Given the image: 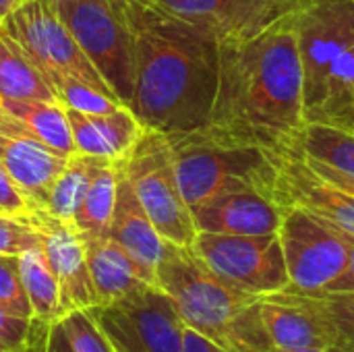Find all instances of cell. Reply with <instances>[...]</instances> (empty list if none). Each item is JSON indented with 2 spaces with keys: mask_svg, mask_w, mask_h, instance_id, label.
Wrapping results in <instances>:
<instances>
[{
  "mask_svg": "<svg viewBox=\"0 0 354 352\" xmlns=\"http://www.w3.org/2000/svg\"><path fill=\"white\" fill-rule=\"evenodd\" d=\"M297 10L253 39L220 44L218 91L201 129L205 137L276 154L299 149L307 120Z\"/></svg>",
  "mask_w": 354,
  "mask_h": 352,
  "instance_id": "1",
  "label": "cell"
},
{
  "mask_svg": "<svg viewBox=\"0 0 354 352\" xmlns=\"http://www.w3.org/2000/svg\"><path fill=\"white\" fill-rule=\"evenodd\" d=\"M124 6L135 66L129 110L164 135L205 129L218 91L220 39L151 4L124 0Z\"/></svg>",
  "mask_w": 354,
  "mask_h": 352,
  "instance_id": "2",
  "label": "cell"
},
{
  "mask_svg": "<svg viewBox=\"0 0 354 352\" xmlns=\"http://www.w3.org/2000/svg\"><path fill=\"white\" fill-rule=\"evenodd\" d=\"M153 286L170 297L185 326L226 352H278L261 322V297L220 280L191 247L166 243Z\"/></svg>",
  "mask_w": 354,
  "mask_h": 352,
  "instance_id": "3",
  "label": "cell"
},
{
  "mask_svg": "<svg viewBox=\"0 0 354 352\" xmlns=\"http://www.w3.org/2000/svg\"><path fill=\"white\" fill-rule=\"evenodd\" d=\"M166 137L172 147L180 193L191 210L230 191H259L274 197L280 176V154L251 145L220 143L201 131Z\"/></svg>",
  "mask_w": 354,
  "mask_h": 352,
  "instance_id": "4",
  "label": "cell"
},
{
  "mask_svg": "<svg viewBox=\"0 0 354 352\" xmlns=\"http://www.w3.org/2000/svg\"><path fill=\"white\" fill-rule=\"evenodd\" d=\"M139 203L166 243L191 247L197 228L174 168L170 141L164 133L145 129L133 149L118 160Z\"/></svg>",
  "mask_w": 354,
  "mask_h": 352,
  "instance_id": "5",
  "label": "cell"
},
{
  "mask_svg": "<svg viewBox=\"0 0 354 352\" xmlns=\"http://www.w3.org/2000/svg\"><path fill=\"white\" fill-rule=\"evenodd\" d=\"M56 8L87 60L118 102L129 106L135 66L133 31L124 0H56Z\"/></svg>",
  "mask_w": 354,
  "mask_h": 352,
  "instance_id": "6",
  "label": "cell"
},
{
  "mask_svg": "<svg viewBox=\"0 0 354 352\" xmlns=\"http://www.w3.org/2000/svg\"><path fill=\"white\" fill-rule=\"evenodd\" d=\"M2 29L25 50L48 85L58 75H71L118 100L62 23L56 0H23L4 17Z\"/></svg>",
  "mask_w": 354,
  "mask_h": 352,
  "instance_id": "7",
  "label": "cell"
},
{
  "mask_svg": "<svg viewBox=\"0 0 354 352\" xmlns=\"http://www.w3.org/2000/svg\"><path fill=\"white\" fill-rule=\"evenodd\" d=\"M191 249L209 272L243 293L270 297L290 284L278 232L253 237L197 232Z\"/></svg>",
  "mask_w": 354,
  "mask_h": 352,
  "instance_id": "8",
  "label": "cell"
},
{
  "mask_svg": "<svg viewBox=\"0 0 354 352\" xmlns=\"http://www.w3.org/2000/svg\"><path fill=\"white\" fill-rule=\"evenodd\" d=\"M278 237L290 290L322 293L348 263V237L299 205H286Z\"/></svg>",
  "mask_w": 354,
  "mask_h": 352,
  "instance_id": "9",
  "label": "cell"
},
{
  "mask_svg": "<svg viewBox=\"0 0 354 352\" xmlns=\"http://www.w3.org/2000/svg\"><path fill=\"white\" fill-rule=\"evenodd\" d=\"M89 313L110 338L116 352H183L185 322L168 295L158 286Z\"/></svg>",
  "mask_w": 354,
  "mask_h": 352,
  "instance_id": "10",
  "label": "cell"
},
{
  "mask_svg": "<svg viewBox=\"0 0 354 352\" xmlns=\"http://www.w3.org/2000/svg\"><path fill=\"white\" fill-rule=\"evenodd\" d=\"M305 114L319 102L338 56L354 46V0H305L297 10Z\"/></svg>",
  "mask_w": 354,
  "mask_h": 352,
  "instance_id": "11",
  "label": "cell"
},
{
  "mask_svg": "<svg viewBox=\"0 0 354 352\" xmlns=\"http://www.w3.org/2000/svg\"><path fill=\"white\" fill-rule=\"evenodd\" d=\"M212 31L222 41H247L295 12L305 0H139Z\"/></svg>",
  "mask_w": 354,
  "mask_h": 352,
  "instance_id": "12",
  "label": "cell"
},
{
  "mask_svg": "<svg viewBox=\"0 0 354 352\" xmlns=\"http://www.w3.org/2000/svg\"><path fill=\"white\" fill-rule=\"evenodd\" d=\"M23 218L37 230L41 251L58 280L60 313L95 307L97 299L87 268L85 241L75 224L46 210H31Z\"/></svg>",
  "mask_w": 354,
  "mask_h": 352,
  "instance_id": "13",
  "label": "cell"
},
{
  "mask_svg": "<svg viewBox=\"0 0 354 352\" xmlns=\"http://www.w3.org/2000/svg\"><path fill=\"white\" fill-rule=\"evenodd\" d=\"M274 197L284 207L299 205L354 239V197L319 178L307 166L301 149L280 154V176Z\"/></svg>",
  "mask_w": 354,
  "mask_h": 352,
  "instance_id": "14",
  "label": "cell"
},
{
  "mask_svg": "<svg viewBox=\"0 0 354 352\" xmlns=\"http://www.w3.org/2000/svg\"><path fill=\"white\" fill-rule=\"evenodd\" d=\"M286 207L259 191H230L191 210L197 232L216 234H276Z\"/></svg>",
  "mask_w": 354,
  "mask_h": 352,
  "instance_id": "15",
  "label": "cell"
},
{
  "mask_svg": "<svg viewBox=\"0 0 354 352\" xmlns=\"http://www.w3.org/2000/svg\"><path fill=\"white\" fill-rule=\"evenodd\" d=\"M108 237L137 263L145 280L149 284H156V270L164 255L166 241L160 237L149 216L145 214L143 205L139 203L120 164H118L116 201H114Z\"/></svg>",
  "mask_w": 354,
  "mask_h": 352,
  "instance_id": "16",
  "label": "cell"
},
{
  "mask_svg": "<svg viewBox=\"0 0 354 352\" xmlns=\"http://www.w3.org/2000/svg\"><path fill=\"white\" fill-rule=\"evenodd\" d=\"M66 110L71 135L77 154L95 156L104 160H122L143 135L145 127L135 118L129 106L110 112H79Z\"/></svg>",
  "mask_w": 354,
  "mask_h": 352,
  "instance_id": "17",
  "label": "cell"
},
{
  "mask_svg": "<svg viewBox=\"0 0 354 352\" xmlns=\"http://www.w3.org/2000/svg\"><path fill=\"white\" fill-rule=\"evenodd\" d=\"M66 160L37 141L0 135V164L31 210L46 207L50 189L64 170Z\"/></svg>",
  "mask_w": 354,
  "mask_h": 352,
  "instance_id": "18",
  "label": "cell"
},
{
  "mask_svg": "<svg viewBox=\"0 0 354 352\" xmlns=\"http://www.w3.org/2000/svg\"><path fill=\"white\" fill-rule=\"evenodd\" d=\"M0 135L37 141L64 158L77 154L66 110L56 102H39V100L0 102Z\"/></svg>",
  "mask_w": 354,
  "mask_h": 352,
  "instance_id": "19",
  "label": "cell"
},
{
  "mask_svg": "<svg viewBox=\"0 0 354 352\" xmlns=\"http://www.w3.org/2000/svg\"><path fill=\"white\" fill-rule=\"evenodd\" d=\"M83 241L87 268L97 299L95 307L120 303L151 286L137 263L110 237H83Z\"/></svg>",
  "mask_w": 354,
  "mask_h": 352,
  "instance_id": "20",
  "label": "cell"
},
{
  "mask_svg": "<svg viewBox=\"0 0 354 352\" xmlns=\"http://www.w3.org/2000/svg\"><path fill=\"white\" fill-rule=\"evenodd\" d=\"M261 322L278 352L301 349H334L330 332L309 311L274 295L261 297Z\"/></svg>",
  "mask_w": 354,
  "mask_h": 352,
  "instance_id": "21",
  "label": "cell"
},
{
  "mask_svg": "<svg viewBox=\"0 0 354 352\" xmlns=\"http://www.w3.org/2000/svg\"><path fill=\"white\" fill-rule=\"evenodd\" d=\"M274 297L315 315L330 332L334 349L354 352V293H297L284 288Z\"/></svg>",
  "mask_w": 354,
  "mask_h": 352,
  "instance_id": "22",
  "label": "cell"
},
{
  "mask_svg": "<svg viewBox=\"0 0 354 352\" xmlns=\"http://www.w3.org/2000/svg\"><path fill=\"white\" fill-rule=\"evenodd\" d=\"M307 122H326L354 133V46L332 64L319 102L305 114Z\"/></svg>",
  "mask_w": 354,
  "mask_h": 352,
  "instance_id": "23",
  "label": "cell"
},
{
  "mask_svg": "<svg viewBox=\"0 0 354 352\" xmlns=\"http://www.w3.org/2000/svg\"><path fill=\"white\" fill-rule=\"evenodd\" d=\"M4 100H39L58 104L54 91L25 50L0 29V102Z\"/></svg>",
  "mask_w": 354,
  "mask_h": 352,
  "instance_id": "24",
  "label": "cell"
},
{
  "mask_svg": "<svg viewBox=\"0 0 354 352\" xmlns=\"http://www.w3.org/2000/svg\"><path fill=\"white\" fill-rule=\"evenodd\" d=\"M19 272L33 313V322L52 324L60 319V288L41 251V245L19 255Z\"/></svg>",
  "mask_w": 354,
  "mask_h": 352,
  "instance_id": "25",
  "label": "cell"
},
{
  "mask_svg": "<svg viewBox=\"0 0 354 352\" xmlns=\"http://www.w3.org/2000/svg\"><path fill=\"white\" fill-rule=\"evenodd\" d=\"M106 162H112V160H104V158H95V156H85V154L71 156L66 160L64 170L54 180L44 210L50 212L56 218L73 222V216L79 210L83 197L87 195L93 176L102 170V166Z\"/></svg>",
  "mask_w": 354,
  "mask_h": 352,
  "instance_id": "26",
  "label": "cell"
},
{
  "mask_svg": "<svg viewBox=\"0 0 354 352\" xmlns=\"http://www.w3.org/2000/svg\"><path fill=\"white\" fill-rule=\"evenodd\" d=\"M118 185V164L106 162L93 176L87 195L73 216L75 228L83 237H108Z\"/></svg>",
  "mask_w": 354,
  "mask_h": 352,
  "instance_id": "27",
  "label": "cell"
},
{
  "mask_svg": "<svg viewBox=\"0 0 354 352\" xmlns=\"http://www.w3.org/2000/svg\"><path fill=\"white\" fill-rule=\"evenodd\" d=\"M299 149L307 160L354 176V133L326 122H305Z\"/></svg>",
  "mask_w": 354,
  "mask_h": 352,
  "instance_id": "28",
  "label": "cell"
},
{
  "mask_svg": "<svg viewBox=\"0 0 354 352\" xmlns=\"http://www.w3.org/2000/svg\"><path fill=\"white\" fill-rule=\"evenodd\" d=\"M52 91L58 100V104L62 108H71V110H79V112H110L116 110L124 104H120L118 100L97 91L95 87H91L85 81H79L71 75H58L52 81Z\"/></svg>",
  "mask_w": 354,
  "mask_h": 352,
  "instance_id": "29",
  "label": "cell"
},
{
  "mask_svg": "<svg viewBox=\"0 0 354 352\" xmlns=\"http://www.w3.org/2000/svg\"><path fill=\"white\" fill-rule=\"evenodd\" d=\"M60 324L73 352H116L89 309L68 311L60 317Z\"/></svg>",
  "mask_w": 354,
  "mask_h": 352,
  "instance_id": "30",
  "label": "cell"
},
{
  "mask_svg": "<svg viewBox=\"0 0 354 352\" xmlns=\"http://www.w3.org/2000/svg\"><path fill=\"white\" fill-rule=\"evenodd\" d=\"M0 303L21 317L33 319V313H31L23 282H21L19 257L0 255Z\"/></svg>",
  "mask_w": 354,
  "mask_h": 352,
  "instance_id": "31",
  "label": "cell"
},
{
  "mask_svg": "<svg viewBox=\"0 0 354 352\" xmlns=\"http://www.w3.org/2000/svg\"><path fill=\"white\" fill-rule=\"evenodd\" d=\"M39 245L37 230L23 216H0V255L19 257Z\"/></svg>",
  "mask_w": 354,
  "mask_h": 352,
  "instance_id": "32",
  "label": "cell"
},
{
  "mask_svg": "<svg viewBox=\"0 0 354 352\" xmlns=\"http://www.w3.org/2000/svg\"><path fill=\"white\" fill-rule=\"evenodd\" d=\"M41 326L46 324L25 319L0 303V349L6 352H19L25 349L35 338Z\"/></svg>",
  "mask_w": 354,
  "mask_h": 352,
  "instance_id": "33",
  "label": "cell"
},
{
  "mask_svg": "<svg viewBox=\"0 0 354 352\" xmlns=\"http://www.w3.org/2000/svg\"><path fill=\"white\" fill-rule=\"evenodd\" d=\"M31 207L8 176L6 168L0 164V216H25Z\"/></svg>",
  "mask_w": 354,
  "mask_h": 352,
  "instance_id": "34",
  "label": "cell"
},
{
  "mask_svg": "<svg viewBox=\"0 0 354 352\" xmlns=\"http://www.w3.org/2000/svg\"><path fill=\"white\" fill-rule=\"evenodd\" d=\"M305 158V156H303ZM305 162H307V166L319 176V178H324L326 183H330L332 187H336V189H340V191H344V193H348V195H353L354 197V176H348V174H344V172H340V170H336V168H330V166H326V164H319V162H313V160H307L305 158Z\"/></svg>",
  "mask_w": 354,
  "mask_h": 352,
  "instance_id": "35",
  "label": "cell"
},
{
  "mask_svg": "<svg viewBox=\"0 0 354 352\" xmlns=\"http://www.w3.org/2000/svg\"><path fill=\"white\" fill-rule=\"evenodd\" d=\"M183 352H226L220 349L218 344H214L212 340H207L205 336H201L199 332L191 330L189 326H185L183 330Z\"/></svg>",
  "mask_w": 354,
  "mask_h": 352,
  "instance_id": "36",
  "label": "cell"
},
{
  "mask_svg": "<svg viewBox=\"0 0 354 352\" xmlns=\"http://www.w3.org/2000/svg\"><path fill=\"white\" fill-rule=\"evenodd\" d=\"M348 237V234H346ZM351 243V255H348V263L344 268V272L322 293H354V239L348 237Z\"/></svg>",
  "mask_w": 354,
  "mask_h": 352,
  "instance_id": "37",
  "label": "cell"
},
{
  "mask_svg": "<svg viewBox=\"0 0 354 352\" xmlns=\"http://www.w3.org/2000/svg\"><path fill=\"white\" fill-rule=\"evenodd\" d=\"M44 352H73L68 346V340L64 336V330H62V324L60 319L52 322L50 328H48V336H46V349Z\"/></svg>",
  "mask_w": 354,
  "mask_h": 352,
  "instance_id": "38",
  "label": "cell"
},
{
  "mask_svg": "<svg viewBox=\"0 0 354 352\" xmlns=\"http://www.w3.org/2000/svg\"><path fill=\"white\" fill-rule=\"evenodd\" d=\"M48 328H50V324H46V326H41L39 328V332L35 334V338L25 346V349H21L19 352H44L46 349V336H48Z\"/></svg>",
  "mask_w": 354,
  "mask_h": 352,
  "instance_id": "39",
  "label": "cell"
},
{
  "mask_svg": "<svg viewBox=\"0 0 354 352\" xmlns=\"http://www.w3.org/2000/svg\"><path fill=\"white\" fill-rule=\"evenodd\" d=\"M21 2H23V0H0V17H2V21H4V17L10 15Z\"/></svg>",
  "mask_w": 354,
  "mask_h": 352,
  "instance_id": "40",
  "label": "cell"
},
{
  "mask_svg": "<svg viewBox=\"0 0 354 352\" xmlns=\"http://www.w3.org/2000/svg\"><path fill=\"white\" fill-rule=\"evenodd\" d=\"M286 352H330V349H301V351H286Z\"/></svg>",
  "mask_w": 354,
  "mask_h": 352,
  "instance_id": "41",
  "label": "cell"
},
{
  "mask_svg": "<svg viewBox=\"0 0 354 352\" xmlns=\"http://www.w3.org/2000/svg\"><path fill=\"white\" fill-rule=\"evenodd\" d=\"M330 352H346V351H342V349H330Z\"/></svg>",
  "mask_w": 354,
  "mask_h": 352,
  "instance_id": "42",
  "label": "cell"
},
{
  "mask_svg": "<svg viewBox=\"0 0 354 352\" xmlns=\"http://www.w3.org/2000/svg\"><path fill=\"white\" fill-rule=\"evenodd\" d=\"M0 29H2V17H0Z\"/></svg>",
  "mask_w": 354,
  "mask_h": 352,
  "instance_id": "43",
  "label": "cell"
},
{
  "mask_svg": "<svg viewBox=\"0 0 354 352\" xmlns=\"http://www.w3.org/2000/svg\"><path fill=\"white\" fill-rule=\"evenodd\" d=\"M0 352H6V351H4V349H0Z\"/></svg>",
  "mask_w": 354,
  "mask_h": 352,
  "instance_id": "44",
  "label": "cell"
}]
</instances>
